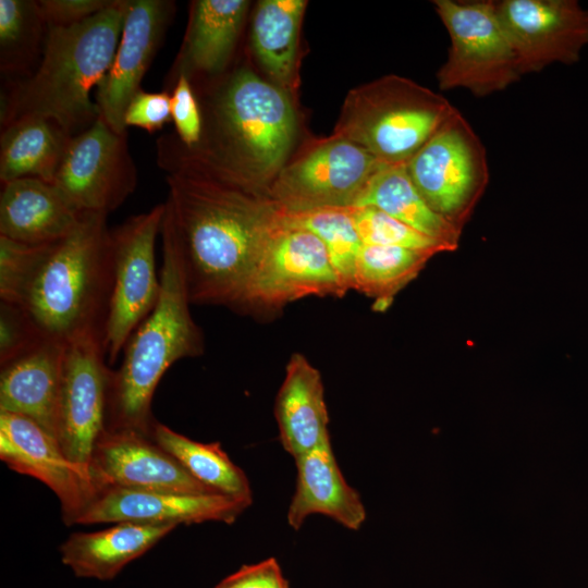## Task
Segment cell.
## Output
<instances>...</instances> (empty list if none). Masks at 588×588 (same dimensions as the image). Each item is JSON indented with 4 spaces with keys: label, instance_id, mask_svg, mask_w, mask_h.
<instances>
[{
    "label": "cell",
    "instance_id": "cell-22",
    "mask_svg": "<svg viewBox=\"0 0 588 588\" xmlns=\"http://www.w3.org/2000/svg\"><path fill=\"white\" fill-rule=\"evenodd\" d=\"M81 216L50 183L25 177L2 184V236L35 245L56 243L75 229Z\"/></svg>",
    "mask_w": 588,
    "mask_h": 588
},
{
    "label": "cell",
    "instance_id": "cell-28",
    "mask_svg": "<svg viewBox=\"0 0 588 588\" xmlns=\"http://www.w3.org/2000/svg\"><path fill=\"white\" fill-rule=\"evenodd\" d=\"M306 3L304 0H262L255 10L254 51L265 70L281 85L293 82L298 30Z\"/></svg>",
    "mask_w": 588,
    "mask_h": 588
},
{
    "label": "cell",
    "instance_id": "cell-11",
    "mask_svg": "<svg viewBox=\"0 0 588 588\" xmlns=\"http://www.w3.org/2000/svg\"><path fill=\"white\" fill-rule=\"evenodd\" d=\"M345 292L321 240L278 218L241 306L279 307L305 296H340Z\"/></svg>",
    "mask_w": 588,
    "mask_h": 588
},
{
    "label": "cell",
    "instance_id": "cell-34",
    "mask_svg": "<svg viewBox=\"0 0 588 588\" xmlns=\"http://www.w3.org/2000/svg\"><path fill=\"white\" fill-rule=\"evenodd\" d=\"M45 338L20 306L0 302V365L24 355Z\"/></svg>",
    "mask_w": 588,
    "mask_h": 588
},
{
    "label": "cell",
    "instance_id": "cell-19",
    "mask_svg": "<svg viewBox=\"0 0 588 588\" xmlns=\"http://www.w3.org/2000/svg\"><path fill=\"white\" fill-rule=\"evenodd\" d=\"M65 345L45 339L0 373V413L28 417L56 440Z\"/></svg>",
    "mask_w": 588,
    "mask_h": 588
},
{
    "label": "cell",
    "instance_id": "cell-4",
    "mask_svg": "<svg viewBox=\"0 0 588 588\" xmlns=\"http://www.w3.org/2000/svg\"><path fill=\"white\" fill-rule=\"evenodd\" d=\"M107 216L82 213L75 229L53 244L20 304L47 340L103 339L112 289Z\"/></svg>",
    "mask_w": 588,
    "mask_h": 588
},
{
    "label": "cell",
    "instance_id": "cell-36",
    "mask_svg": "<svg viewBox=\"0 0 588 588\" xmlns=\"http://www.w3.org/2000/svg\"><path fill=\"white\" fill-rule=\"evenodd\" d=\"M171 119V95L168 91L139 90L130 101L125 114V127L135 126L154 133Z\"/></svg>",
    "mask_w": 588,
    "mask_h": 588
},
{
    "label": "cell",
    "instance_id": "cell-6",
    "mask_svg": "<svg viewBox=\"0 0 588 588\" xmlns=\"http://www.w3.org/2000/svg\"><path fill=\"white\" fill-rule=\"evenodd\" d=\"M454 110L440 94L396 75L356 90L338 135L385 164H405Z\"/></svg>",
    "mask_w": 588,
    "mask_h": 588
},
{
    "label": "cell",
    "instance_id": "cell-25",
    "mask_svg": "<svg viewBox=\"0 0 588 588\" xmlns=\"http://www.w3.org/2000/svg\"><path fill=\"white\" fill-rule=\"evenodd\" d=\"M248 1L199 0L193 4L179 74L188 70L216 73L229 60L242 27Z\"/></svg>",
    "mask_w": 588,
    "mask_h": 588
},
{
    "label": "cell",
    "instance_id": "cell-1",
    "mask_svg": "<svg viewBox=\"0 0 588 588\" xmlns=\"http://www.w3.org/2000/svg\"><path fill=\"white\" fill-rule=\"evenodd\" d=\"M158 148L191 303L241 306L278 205L170 148Z\"/></svg>",
    "mask_w": 588,
    "mask_h": 588
},
{
    "label": "cell",
    "instance_id": "cell-33",
    "mask_svg": "<svg viewBox=\"0 0 588 588\" xmlns=\"http://www.w3.org/2000/svg\"><path fill=\"white\" fill-rule=\"evenodd\" d=\"M53 244H27L0 235L1 302L21 304Z\"/></svg>",
    "mask_w": 588,
    "mask_h": 588
},
{
    "label": "cell",
    "instance_id": "cell-20",
    "mask_svg": "<svg viewBox=\"0 0 588 588\" xmlns=\"http://www.w3.org/2000/svg\"><path fill=\"white\" fill-rule=\"evenodd\" d=\"M296 486L287 510V523L297 530L314 514L330 517L350 530H358L366 510L358 492L344 479L331 442L294 460Z\"/></svg>",
    "mask_w": 588,
    "mask_h": 588
},
{
    "label": "cell",
    "instance_id": "cell-7",
    "mask_svg": "<svg viewBox=\"0 0 588 588\" xmlns=\"http://www.w3.org/2000/svg\"><path fill=\"white\" fill-rule=\"evenodd\" d=\"M450 36L448 58L437 73L439 88H465L477 97L506 89L522 72L493 0H434Z\"/></svg>",
    "mask_w": 588,
    "mask_h": 588
},
{
    "label": "cell",
    "instance_id": "cell-23",
    "mask_svg": "<svg viewBox=\"0 0 588 588\" xmlns=\"http://www.w3.org/2000/svg\"><path fill=\"white\" fill-rule=\"evenodd\" d=\"M175 527L117 523L99 531L74 532L60 547L61 560L77 577L110 580Z\"/></svg>",
    "mask_w": 588,
    "mask_h": 588
},
{
    "label": "cell",
    "instance_id": "cell-35",
    "mask_svg": "<svg viewBox=\"0 0 588 588\" xmlns=\"http://www.w3.org/2000/svg\"><path fill=\"white\" fill-rule=\"evenodd\" d=\"M171 119L176 138L186 148H194L201 139V115L189 77L180 73L171 94Z\"/></svg>",
    "mask_w": 588,
    "mask_h": 588
},
{
    "label": "cell",
    "instance_id": "cell-30",
    "mask_svg": "<svg viewBox=\"0 0 588 588\" xmlns=\"http://www.w3.org/2000/svg\"><path fill=\"white\" fill-rule=\"evenodd\" d=\"M279 219L291 226L313 232L324 244L345 291L353 289L357 255L363 245L352 207L318 208L287 212L279 208Z\"/></svg>",
    "mask_w": 588,
    "mask_h": 588
},
{
    "label": "cell",
    "instance_id": "cell-18",
    "mask_svg": "<svg viewBox=\"0 0 588 588\" xmlns=\"http://www.w3.org/2000/svg\"><path fill=\"white\" fill-rule=\"evenodd\" d=\"M248 503L221 493H185L173 491L109 488L100 491L76 524L138 523L232 524Z\"/></svg>",
    "mask_w": 588,
    "mask_h": 588
},
{
    "label": "cell",
    "instance_id": "cell-38",
    "mask_svg": "<svg viewBox=\"0 0 588 588\" xmlns=\"http://www.w3.org/2000/svg\"><path fill=\"white\" fill-rule=\"evenodd\" d=\"M213 588H289V581L278 560L269 558L255 564L242 565Z\"/></svg>",
    "mask_w": 588,
    "mask_h": 588
},
{
    "label": "cell",
    "instance_id": "cell-5",
    "mask_svg": "<svg viewBox=\"0 0 588 588\" xmlns=\"http://www.w3.org/2000/svg\"><path fill=\"white\" fill-rule=\"evenodd\" d=\"M216 114L222 143L218 149L188 154L219 173L261 191L278 174L295 135V114L287 95L249 70L237 71L219 98Z\"/></svg>",
    "mask_w": 588,
    "mask_h": 588
},
{
    "label": "cell",
    "instance_id": "cell-17",
    "mask_svg": "<svg viewBox=\"0 0 588 588\" xmlns=\"http://www.w3.org/2000/svg\"><path fill=\"white\" fill-rule=\"evenodd\" d=\"M173 2L127 0L112 64L97 86L100 115L117 133H126L124 114L144 77L172 15Z\"/></svg>",
    "mask_w": 588,
    "mask_h": 588
},
{
    "label": "cell",
    "instance_id": "cell-16",
    "mask_svg": "<svg viewBox=\"0 0 588 588\" xmlns=\"http://www.w3.org/2000/svg\"><path fill=\"white\" fill-rule=\"evenodd\" d=\"M89 474L98 493L109 488L217 493L196 480L145 433L106 428L94 448Z\"/></svg>",
    "mask_w": 588,
    "mask_h": 588
},
{
    "label": "cell",
    "instance_id": "cell-15",
    "mask_svg": "<svg viewBox=\"0 0 588 588\" xmlns=\"http://www.w3.org/2000/svg\"><path fill=\"white\" fill-rule=\"evenodd\" d=\"M0 458L50 488L66 525L76 524L98 494L89 469L71 462L57 440L28 417L0 413Z\"/></svg>",
    "mask_w": 588,
    "mask_h": 588
},
{
    "label": "cell",
    "instance_id": "cell-32",
    "mask_svg": "<svg viewBox=\"0 0 588 588\" xmlns=\"http://www.w3.org/2000/svg\"><path fill=\"white\" fill-rule=\"evenodd\" d=\"M359 238L365 245L394 246L439 253L455 250L371 206L352 207Z\"/></svg>",
    "mask_w": 588,
    "mask_h": 588
},
{
    "label": "cell",
    "instance_id": "cell-12",
    "mask_svg": "<svg viewBox=\"0 0 588 588\" xmlns=\"http://www.w3.org/2000/svg\"><path fill=\"white\" fill-rule=\"evenodd\" d=\"M385 166L358 144L334 136L279 171L269 197L287 212L353 207Z\"/></svg>",
    "mask_w": 588,
    "mask_h": 588
},
{
    "label": "cell",
    "instance_id": "cell-9",
    "mask_svg": "<svg viewBox=\"0 0 588 588\" xmlns=\"http://www.w3.org/2000/svg\"><path fill=\"white\" fill-rule=\"evenodd\" d=\"M164 210L159 204L110 230L112 289L102 343L111 365L159 298L155 245Z\"/></svg>",
    "mask_w": 588,
    "mask_h": 588
},
{
    "label": "cell",
    "instance_id": "cell-21",
    "mask_svg": "<svg viewBox=\"0 0 588 588\" xmlns=\"http://www.w3.org/2000/svg\"><path fill=\"white\" fill-rule=\"evenodd\" d=\"M283 449L295 460L330 443L320 372L298 353L291 356L274 403Z\"/></svg>",
    "mask_w": 588,
    "mask_h": 588
},
{
    "label": "cell",
    "instance_id": "cell-26",
    "mask_svg": "<svg viewBox=\"0 0 588 588\" xmlns=\"http://www.w3.org/2000/svg\"><path fill=\"white\" fill-rule=\"evenodd\" d=\"M365 206L376 207L454 249L458 246L462 233L428 206L405 164H387L375 174L353 207Z\"/></svg>",
    "mask_w": 588,
    "mask_h": 588
},
{
    "label": "cell",
    "instance_id": "cell-24",
    "mask_svg": "<svg viewBox=\"0 0 588 588\" xmlns=\"http://www.w3.org/2000/svg\"><path fill=\"white\" fill-rule=\"evenodd\" d=\"M72 138L48 118L23 117L10 122L1 135L2 184L25 177L51 184Z\"/></svg>",
    "mask_w": 588,
    "mask_h": 588
},
{
    "label": "cell",
    "instance_id": "cell-29",
    "mask_svg": "<svg viewBox=\"0 0 588 588\" xmlns=\"http://www.w3.org/2000/svg\"><path fill=\"white\" fill-rule=\"evenodd\" d=\"M437 252L363 244L356 259L353 289L376 299L384 310L393 296L417 277Z\"/></svg>",
    "mask_w": 588,
    "mask_h": 588
},
{
    "label": "cell",
    "instance_id": "cell-14",
    "mask_svg": "<svg viewBox=\"0 0 588 588\" xmlns=\"http://www.w3.org/2000/svg\"><path fill=\"white\" fill-rule=\"evenodd\" d=\"M494 5L522 75L576 63L588 45V9L576 0H500Z\"/></svg>",
    "mask_w": 588,
    "mask_h": 588
},
{
    "label": "cell",
    "instance_id": "cell-8",
    "mask_svg": "<svg viewBox=\"0 0 588 588\" xmlns=\"http://www.w3.org/2000/svg\"><path fill=\"white\" fill-rule=\"evenodd\" d=\"M405 168L428 206L462 233L487 188L489 168L485 146L456 108Z\"/></svg>",
    "mask_w": 588,
    "mask_h": 588
},
{
    "label": "cell",
    "instance_id": "cell-10",
    "mask_svg": "<svg viewBox=\"0 0 588 588\" xmlns=\"http://www.w3.org/2000/svg\"><path fill=\"white\" fill-rule=\"evenodd\" d=\"M126 135L99 115L71 139L51 184L77 213L109 215L135 191L137 171Z\"/></svg>",
    "mask_w": 588,
    "mask_h": 588
},
{
    "label": "cell",
    "instance_id": "cell-31",
    "mask_svg": "<svg viewBox=\"0 0 588 588\" xmlns=\"http://www.w3.org/2000/svg\"><path fill=\"white\" fill-rule=\"evenodd\" d=\"M44 25L37 1L0 0L2 69L20 70L32 60Z\"/></svg>",
    "mask_w": 588,
    "mask_h": 588
},
{
    "label": "cell",
    "instance_id": "cell-37",
    "mask_svg": "<svg viewBox=\"0 0 588 588\" xmlns=\"http://www.w3.org/2000/svg\"><path fill=\"white\" fill-rule=\"evenodd\" d=\"M108 0H40L42 20L49 28L69 27L86 21L110 5Z\"/></svg>",
    "mask_w": 588,
    "mask_h": 588
},
{
    "label": "cell",
    "instance_id": "cell-3",
    "mask_svg": "<svg viewBox=\"0 0 588 588\" xmlns=\"http://www.w3.org/2000/svg\"><path fill=\"white\" fill-rule=\"evenodd\" d=\"M127 0H113L86 21L47 29L36 73L15 93L5 125L23 117L56 121L72 137L99 118L90 91L109 71L122 34Z\"/></svg>",
    "mask_w": 588,
    "mask_h": 588
},
{
    "label": "cell",
    "instance_id": "cell-13",
    "mask_svg": "<svg viewBox=\"0 0 588 588\" xmlns=\"http://www.w3.org/2000/svg\"><path fill=\"white\" fill-rule=\"evenodd\" d=\"M103 339L90 334L65 345L57 441L65 456L89 469L96 442L107 428L111 370Z\"/></svg>",
    "mask_w": 588,
    "mask_h": 588
},
{
    "label": "cell",
    "instance_id": "cell-27",
    "mask_svg": "<svg viewBox=\"0 0 588 588\" xmlns=\"http://www.w3.org/2000/svg\"><path fill=\"white\" fill-rule=\"evenodd\" d=\"M150 438L208 489L252 504L247 476L231 461L219 442L192 440L158 421L152 427Z\"/></svg>",
    "mask_w": 588,
    "mask_h": 588
},
{
    "label": "cell",
    "instance_id": "cell-2",
    "mask_svg": "<svg viewBox=\"0 0 588 588\" xmlns=\"http://www.w3.org/2000/svg\"><path fill=\"white\" fill-rule=\"evenodd\" d=\"M164 205L159 298L126 343L108 392L107 428L147 436L156 422L151 402L162 376L176 360L203 352V338L189 311L180 235L172 210Z\"/></svg>",
    "mask_w": 588,
    "mask_h": 588
}]
</instances>
